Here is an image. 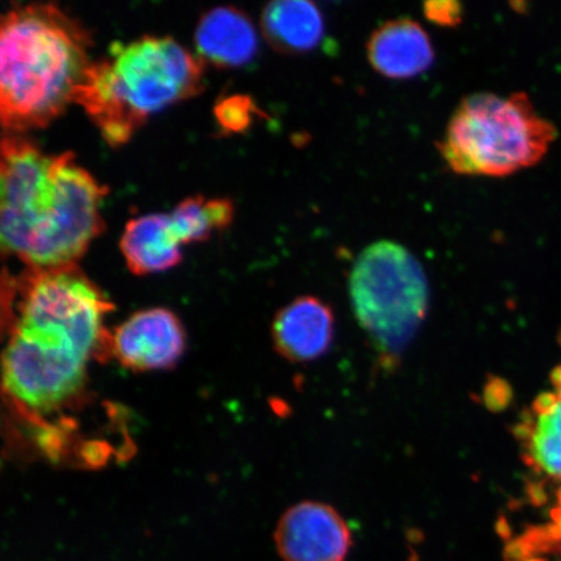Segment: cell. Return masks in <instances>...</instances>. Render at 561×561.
I'll return each mask as SVG.
<instances>
[{"instance_id": "obj_13", "label": "cell", "mask_w": 561, "mask_h": 561, "mask_svg": "<svg viewBox=\"0 0 561 561\" xmlns=\"http://www.w3.org/2000/svg\"><path fill=\"white\" fill-rule=\"evenodd\" d=\"M181 244L171 216L150 214L126 224L121 249L128 268L137 276H146L178 265Z\"/></svg>"}, {"instance_id": "obj_4", "label": "cell", "mask_w": 561, "mask_h": 561, "mask_svg": "<svg viewBox=\"0 0 561 561\" xmlns=\"http://www.w3.org/2000/svg\"><path fill=\"white\" fill-rule=\"evenodd\" d=\"M203 60L171 37L115 42L110 58L93 61L91 82L112 121L137 130L147 117L187 100L203 87Z\"/></svg>"}, {"instance_id": "obj_22", "label": "cell", "mask_w": 561, "mask_h": 561, "mask_svg": "<svg viewBox=\"0 0 561 561\" xmlns=\"http://www.w3.org/2000/svg\"><path fill=\"white\" fill-rule=\"evenodd\" d=\"M550 380L558 390L561 389V366L551 371Z\"/></svg>"}, {"instance_id": "obj_12", "label": "cell", "mask_w": 561, "mask_h": 561, "mask_svg": "<svg viewBox=\"0 0 561 561\" xmlns=\"http://www.w3.org/2000/svg\"><path fill=\"white\" fill-rule=\"evenodd\" d=\"M203 61L222 68L248 65L257 53V34L245 13L233 7H216L205 13L195 32Z\"/></svg>"}, {"instance_id": "obj_21", "label": "cell", "mask_w": 561, "mask_h": 561, "mask_svg": "<svg viewBox=\"0 0 561 561\" xmlns=\"http://www.w3.org/2000/svg\"><path fill=\"white\" fill-rule=\"evenodd\" d=\"M529 494L531 502L535 503L536 506H543V504L549 501V497H547L546 491L541 483H535V485H531Z\"/></svg>"}, {"instance_id": "obj_15", "label": "cell", "mask_w": 561, "mask_h": 561, "mask_svg": "<svg viewBox=\"0 0 561 561\" xmlns=\"http://www.w3.org/2000/svg\"><path fill=\"white\" fill-rule=\"evenodd\" d=\"M515 436L523 446V458L530 468L561 480V401L549 412H526Z\"/></svg>"}, {"instance_id": "obj_16", "label": "cell", "mask_w": 561, "mask_h": 561, "mask_svg": "<svg viewBox=\"0 0 561 561\" xmlns=\"http://www.w3.org/2000/svg\"><path fill=\"white\" fill-rule=\"evenodd\" d=\"M233 215V203L229 199H206L201 195L182 201L170 214L181 243L208 240L214 231L228 228Z\"/></svg>"}, {"instance_id": "obj_23", "label": "cell", "mask_w": 561, "mask_h": 561, "mask_svg": "<svg viewBox=\"0 0 561 561\" xmlns=\"http://www.w3.org/2000/svg\"><path fill=\"white\" fill-rule=\"evenodd\" d=\"M526 561H546L545 559H529V560H526Z\"/></svg>"}, {"instance_id": "obj_7", "label": "cell", "mask_w": 561, "mask_h": 561, "mask_svg": "<svg viewBox=\"0 0 561 561\" xmlns=\"http://www.w3.org/2000/svg\"><path fill=\"white\" fill-rule=\"evenodd\" d=\"M89 359L58 334L16 325L3 355L4 388L26 409L54 411L79 394Z\"/></svg>"}, {"instance_id": "obj_2", "label": "cell", "mask_w": 561, "mask_h": 561, "mask_svg": "<svg viewBox=\"0 0 561 561\" xmlns=\"http://www.w3.org/2000/svg\"><path fill=\"white\" fill-rule=\"evenodd\" d=\"M89 32L55 4L20 5L0 25V117L12 133L42 128L75 102L91 65Z\"/></svg>"}, {"instance_id": "obj_1", "label": "cell", "mask_w": 561, "mask_h": 561, "mask_svg": "<svg viewBox=\"0 0 561 561\" xmlns=\"http://www.w3.org/2000/svg\"><path fill=\"white\" fill-rule=\"evenodd\" d=\"M0 181L2 249L30 268L76 264L104 229L108 188L73 152L47 156L30 139L4 136Z\"/></svg>"}, {"instance_id": "obj_10", "label": "cell", "mask_w": 561, "mask_h": 561, "mask_svg": "<svg viewBox=\"0 0 561 561\" xmlns=\"http://www.w3.org/2000/svg\"><path fill=\"white\" fill-rule=\"evenodd\" d=\"M334 314L325 301L300 297L280 310L272 324L279 355L294 363L318 360L333 345Z\"/></svg>"}, {"instance_id": "obj_17", "label": "cell", "mask_w": 561, "mask_h": 561, "mask_svg": "<svg viewBox=\"0 0 561 561\" xmlns=\"http://www.w3.org/2000/svg\"><path fill=\"white\" fill-rule=\"evenodd\" d=\"M259 114L255 104L249 96H230L217 104L216 116L224 129L228 131H242Z\"/></svg>"}, {"instance_id": "obj_6", "label": "cell", "mask_w": 561, "mask_h": 561, "mask_svg": "<svg viewBox=\"0 0 561 561\" xmlns=\"http://www.w3.org/2000/svg\"><path fill=\"white\" fill-rule=\"evenodd\" d=\"M18 290L16 325L60 334L90 357L103 345L104 318L114 306L76 264L31 268Z\"/></svg>"}, {"instance_id": "obj_8", "label": "cell", "mask_w": 561, "mask_h": 561, "mask_svg": "<svg viewBox=\"0 0 561 561\" xmlns=\"http://www.w3.org/2000/svg\"><path fill=\"white\" fill-rule=\"evenodd\" d=\"M111 348L125 368L136 371L170 369L185 353V328L171 310L149 308L131 314L116 328Z\"/></svg>"}, {"instance_id": "obj_9", "label": "cell", "mask_w": 561, "mask_h": 561, "mask_svg": "<svg viewBox=\"0 0 561 561\" xmlns=\"http://www.w3.org/2000/svg\"><path fill=\"white\" fill-rule=\"evenodd\" d=\"M275 539L284 561H343L353 538L345 520L333 507L301 502L287 510Z\"/></svg>"}, {"instance_id": "obj_19", "label": "cell", "mask_w": 561, "mask_h": 561, "mask_svg": "<svg viewBox=\"0 0 561 561\" xmlns=\"http://www.w3.org/2000/svg\"><path fill=\"white\" fill-rule=\"evenodd\" d=\"M559 403V397L557 392H542L541 396L536 398V401L531 404V412L536 415H542V413L549 412Z\"/></svg>"}, {"instance_id": "obj_11", "label": "cell", "mask_w": 561, "mask_h": 561, "mask_svg": "<svg viewBox=\"0 0 561 561\" xmlns=\"http://www.w3.org/2000/svg\"><path fill=\"white\" fill-rule=\"evenodd\" d=\"M369 65L391 80H409L433 66L430 34L410 18L390 20L371 33L367 44Z\"/></svg>"}, {"instance_id": "obj_3", "label": "cell", "mask_w": 561, "mask_h": 561, "mask_svg": "<svg viewBox=\"0 0 561 561\" xmlns=\"http://www.w3.org/2000/svg\"><path fill=\"white\" fill-rule=\"evenodd\" d=\"M557 137L525 93H476L456 107L437 146L456 174L506 178L538 164Z\"/></svg>"}, {"instance_id": "obj_5", "label": "cell", "mask_w": 561, "mask_h": 561, "mask_svg": "<svg viewBox=\"0 0 561 561\" xmlns=\"http://www.w3.org/2000/svg\"><path fill=\"white\" fill-rule=\"evenodd\" d=\"M355 318L378 354L396 360L415 339L430 308L423 265L403 244L378 241L360 252L351 271Z\"/></svg>"}, {"instance_id": "obj_14", "label": "cell", "mask_w": 561, "mask_h": 561, "mask_svg": "<svg viewBox=\"0 0 561 561\" xmlns=\"http://www.w3.org/2000/svg\"><path fill=\"white\" fill-rule=\"evenodd\" d=\"M262 30L270 45L278 53H311L324 38L321 11L307 0H277L265 7Z\"/></svg>"}, {"instance_id": "obj_18", "label": "cell", "mask_w": 561, "mask_h": 561, "mask_svg": "<svg viewBox=\"0 0 561 561\" xmlns=\"http://www.w3.org/2000/svg\"><path fill=\"white\" fill-rule=\"evenodd\" d=\"M424 15L427 21L444 27H455L461 24L465 9L455 0H442V2H426Z\"/></svg>"}, {"instance_id": "obj_20", "label": "cell", "mask_w": 561, "mask_h": 561, "mask_svg": "<svg viewBox=\"0 0 561 561\" xmlns=\"http://www.w3.org/2000/svg\"><path fill=\"white\" fill-rule=\"evenodd\" d=\"M558 507L551 511L553 523L547 526H549L551 537L556 539L559 545H561V490L558 493Z\"/></svg>"}]
</instances>
